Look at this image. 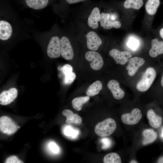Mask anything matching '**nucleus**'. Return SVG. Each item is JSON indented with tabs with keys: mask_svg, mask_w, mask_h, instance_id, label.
<instances>
[{
	"mask_svg": "<svg viewBox=\"0 0 163 163\" xmlns=\"http://www.w3.org/2000/svg\"><path fill=\"white\" fill-rule=\"evenodd\" d=\"M84 2L83 5L88 13L87 17L86 26L92 30H98L101 19V2H94L90 0Z\"/></svg>",
	"mask_w": 163,
	"mask_h": 163,
	"instance_id": "nucleus-1",
	"label": "nucleus"
},
{
	"mask_svg": "<svg viewBox=\"0 0 163 163\" xmlns=\"http://www.w3.org/2000/svg\"><path fill=\"white\" fill-rule=\"evenodd\" d=\"M147 117L150 125L154 128H157L161 126L162 121V117L157 115L152 109L149 110L147 113Z\"/></svg>",
	"mask_w": 163,
	"mask_h": 163,
	"instance_id": "nucleus-18",
	"label": "nucleus"
},
{
	"mask_svg": "<svg viewBox=\"0 0 163 163\" xmlns=\"http://www.w3.org/2000/svg\"><path fill=\"white\" fill-rule=\"evenodd\" d=\"M19 128L9 117L3 116L0 117V129L2 133L11 135L15 132Z\"/></svg>",
	"mask_w": 163,
	"mask_h": 163,
	"instance_id": "nucleus-8",
	"label": "nucleus"
},
{
	"mask_svg": "<svg viewBox=\"0 0 163 163\" xmlns=\"http://www.w3.org/2000/svg\"><path fill=\"white\" fill-rule=\"evenodd\" d=\"M117 64L123 65L127 62L132 57L131 54L126 51H120L117 49H113L109 53Z\"/></svg>",
	"mask_w": 163,
	"mask_h": 163,
	"instance_id": "nucleus-10",
	"label": "nucleus"
},
{
	"mask_svg": "<svg viewBox=\"0 0 163 163\" xmlns=\"http://www.w3.org/2000/svg\"><path fill=\"white\" fill-rule=\"evenodd\" d=\"M160 3V0H148L145 5V9L147 13L151 15L155 14Z\"/></svg>",
	"mask_w": 163,
	"mask_h": 163,
	"instance_id": "nucleus-21",
	"label": "nucleus"
},
{
	"mask_svg": "<svg viewBox=\"0 0 163 163\" xmlns=\"http://www.w3.org/2000/svg\"><path fill=\"white\" fill-rule=\"evenodd\" d=\"M62 114L66 118V122L68 123H70L74 114L73 112L69 109H65L63 111Z\"/></svg>",
	"mask_w": 163,
	"mask_h": 163,
	"instance_id": "nucleus-27",
	"label": "nucleus"
},
{
	"mask_svg": "<svg viewBox=\"0 0 163 163\" xmlns=\"http://www.w3.org/2000/svg\"><path fill=\"white\" fill-rule=\"evenodd\" d=\"M104 163H121V160L120 155L115 152L106 154L103 158Z\"/></svg>",
	"mask_w": 163,
	"mask_h": 163,
	"instance_id": "nucleus-24",
	"label": "nucleus"
},
{
	"mask_svg": "<svg viewBox=\"0 0 163 163\" xmlns=\"http://www.w3.org/2000/svg\"><path fill=\"white\" fill-rule=\"evenodd\" d=\"M54 0H21L27 7L36 10L42 9L53 2Z\"/></svg>",
	"mask_w": 163,
	"mask_h": 163,
	"instance_id": "nucleus-16",
	"label": "nucleus"
},
{
	"mask_svg": "<svg viewBox=\"0 0 163 163\" xmlns=\"http://www.w3.org/2000/svg\"><path fill=\"white\" fill-rule=\"evenodd\" d=\"M158 33L159 37L163 40V26L159 30Z\"/></svg>",
	"mask_w": 163,
	"mask_h": 163,
	"instance_id": "nucleus-35",
	"label": "nucleus"
},
{
	"mask_svg": "<svg viewBox=\"0 0 163 163\" xmlns=\"http://www.w3.org/2000/svg\"><path fill=\"white\" fill-rule=\"evenodd\" d=\"M89 100L88 96H81L74 98L72 101L73 108L77 111H80L83 104L87 102Z\"/></svg>",
	"mask_w": 163,
	"mask_h": 163,
	"instance_id": "nucleus-22",
	"label": "nucleus"
},
{
	"mask_svg": "<svg viewBox=\"0 0 163 163\" xmlns=\"http://www.w3.org/2000/svg\"><path fill=\"white\" fill-rule=\"evenodd\" d=\"M48 147L50 151L53 154H57L59 152V149L58 146L54 142H50Z\"/></svg>",
	"mask_w": 163,
	"mask_h": 163,
	"instance_id": "nucleus-28",
	"label": "nucleus"
},
{
	"mask_svg": "<svg viewBox=\"0 0 163 163\" xmlns=\"http://www.w3.org/2000/svg\"><path fill=\"white\" fill-rule=\"evenodd\" d=\"M110 18L109 13L101 11L100 25L101 27L106 30H110L113 28L118 29L121 27V24L119 21H110Z\"/></svg>",
	"mask_w": 163,
	"mask_h": 163,
	"instance_id": "nucleus-11",
	"label": "nucleus"
},
{
	"mask_svg": "<svg viewBox=\"0 0 163 163\" xmlns=\"http://www.w3.org/2000/svg\"><path fill=\"white\" fill-rule=\"evenodd\" d=\"M161 137L163 138V129H162L161 133Z\"/></svg>",
	"mask_w": 163,
	"mask_h": 163,
	"instance_id": "nucleus-39",
	"label": "nucleus"
},
{
	"mask_svg": "<svg viewBox=\"0 0 163 163\" xmlns=\"http://www.w3.org/2000/svg\"><path fill=\"white\" fill-rule=\"evenodd\" d=\"M88 0H59V3L56 4L55 6L60 8H66L70 5Z\"/></svg>",
	"mask_w": 163,
	"mask_h": 163,
	"instance_id": "nucleus-25",
	"label": "nucleus"
},
{
	"mask_svg": "<svg viewBox=\"0 0 163 163\" xmlns=\"http://www.w3.org/2000/svg\"><path fill=\"white\" fill-rule=\"evenodd\" d=\"M13 33V28L8 21L1 19L0 21V39L7 40L11 38Z\"/></svg>",
	"mask_w": 163,
	"mask_h": 163,
	"instance_id": "nucleus-12",
	"label": "nucleus"
},
{
	"mask_svg": "<svg viewBox=\"0 0 163 163\" xmlns=\"http://www.w3.org/2000/svg\"><path fill=\"white\" fill-rule=\"evenodd\" d=\"M65 128L64 130V133L66 136H71L72 134H74L73 130L70 127L68 126Z\"/></svg>",
	"mask_w": 163,
	"mask_h": 163,
	"instance_id": "nucleus-33",
	"label": "nucleus"
},
{
	"mask_svg": "<svg viewBox=\"0 0 163 163\" xmlns=\"http://www.w3.org/2000/svg\"><path fill=\"white\" fill-rule=\"evenodd\" d=\"M116 127L115 120L112 118H109L98 123L95 126L94 131L99 136L105 137L112 134Z\"/></svg>",
	"mask_w": 163,
	"mask_h": 163,
	"instance_id": "nucleus-3",
	"label": "nucleus"
},
{
	"mask_svg": "<svg viewBox=\"0 0 163 163\" xmlns=\"http://www.w3.org/2000/svg\"><path fill=\"white\" fill-rule=\"evenodd\" d=\"M158 163H163V156L160 157L157 161Z\"/></svg>",
	"mask_w": 163,
	"mask_h": 163,
	"instance_id": "nucleus-36",
	"label": "nucleus"
},
{
	"mask_svg": "<svg viewBox=\"0 0 163 163\" xmlns=\"http://www.w3.org/2000/svg\"><path fill=\"white\" fill-rule=\"evenodd\" d=\"M5 163H23V162L20 160L17 157L12 156L8 157Z\"/></svg>",
	"mask_w": 163,
	"mask_h": 163,
	"instance_id": "nucleus-29",
	"label": "nucleus"
},
{
	"mask_svg": "<svg viewBox=\"0 0 163 163\" xmlns=\"http://www.w3.org/2000/svg\"><path fill=\"white\" fill-rule=\"evenodd\" d=\"M47 53L51 58H56L60 56V36L55 34L51 36L47 48Z\"/></svg>",
	"mask_w": 163,
	"mask_h": 163,
	"instance_id": "nucleus-6",
	"label": "nucleus"
},
{
	"mask_svg": "<svg viewBox=\"0 0 163 163\" xmlns=\"http://www.w3.org/2000/svg\"><path fill=\"white\" fill-rule=\"evenodd\" d=\"M70 38V36L65 34L60 36L61 55L67 60H72L74 56Z\"/></svg>",
	"mask_w": 163,
	"mask_h": 163,
	"instance_id": "nucleus-5",
	"label": "nucleus"
},
{
	"mask_svg": "<svg viewBox=\"0 0 163 163\" xmlns=\"http://www.w3.org/2000/svg\"><path fill=\"white\" fill-rule=\"evenodd\" d=\"M65 76L64 83L66 85L72 83L76 78V75L73 72L67 74Z\"/></svg>",
	"mask_w": 163,
	"mask_h": 163,
	"instance_id": "nucleus-26",
	"label": "nucleus"
},
{
	"mask_svg": "<svg viewBox=\"0 0 163 163\" xmlns=\"http://www.w3.org/2000/svg\"><path fill=\"white\" fill-rule=\"evenodd\" d=\"M102 87L101 82L96 81L88 87L86 91V94L89 96H94L99 93Z\"/></svg>",
	"mask_w": 163,
	"mask_h": 163,
	"instance_id": "nucleus-20",
	"label": "nucleus"
},
{
	"mask_svg": "<svg viewBox=\"0 0 163 163\" xmlns=\"http://www.w3.org/2000/svg\"><path fill=\"white\" fill-rule=\"evenodd\" d=\"M128 45V46L131 48L135 49L137 46V40H131L129 41Z\"/></svg>",
	"mask_w": 163,
	"mask_h": 163,
	"instance_id": "nucleus-32",
	"label": "nucleus"
},
{
	"mask_svg": "<svg viewBox=\"0 0 163 163\" xmlns=\"http://www.w3.org/2000/svg\"><path fill=\"white\" fill-rule=\"evenodd\" d=\"M102 142L104 144V147L108 148L110 145V141L108 139L105 138L102 139Z\"/></svg>",
	"mask_w": 163,
	"mask_h": 163,
	"instance_id": "nucleus-34",
	"label": "nucleus"
},
{
	"mask_svg": "<svg viewBox=\"0 0 163 163\" xmlns=\"http://www.w3.org/2000/svg\"><path fill=\"white\" fill-rule=\"evenodd\" d=\"M82 122V118L78 114L74 113L73 117L70 121V123H73L77 124H80Z\"/></svg>",
	"mask_w": 163,
	"mask_h": 163,
	"instance_id": "nucleus-31",
	"label": "nucleus"
},
{
	"mask_svg": "<svg viewBox=\"0 0 163 163\" xmlns=\"http://www.w3.org/2000/svg\"><path fill=\"white\" fill-rule=\"evenodd\" d=\"M107 87L115 99L120 100L124 97L125 92L120 88L119 83L117 80L114 79L110 80L107 83Z\"/></svg>",
	"mask_w": 163,
	"mask_h": 163,
	"instance_id": "nucleus-15",
	"label": "nucleus"
},
{
	"mask_svg": "<svg viewBox=\"0 0 163 163\" xmlns=\"http://www.w3.org/2000/svg\"><path fill=\"white\" fill-rule=\"evenodd\" d=\"M161 86L163 87V72L161 79Z\"/></svg>",
	"mask_w": 163,
	"mask_h": 163,
	"instance_id": "nucleus-37",
	"label": "nucleus"
},
{
	"mask_svg": "<svg viewBox=\"0 0 163 163\" xmlns=\"http://www.w3.org/2000/svg\"><path fill=\"white\" fill-rule=\"evenodd\" d=\"M61 70L62 72L65 75L67 74L72 72L73 68L70 65L66 64L62 67Z\"/></svg>",
	"mask_w": 163,
	"mask_h": 163,
	"instance_id": "nucleus-30",
	"label": "nucleus"
},
{
	"mask_svg": "<svg viewBox=\"0 0 163 163\" xmlns=\"http://www.w3.org/2000/svg\"><path fill=\"white\" fill-rule=\"evenodd\" d=\"M142 117V115L140 110L138 108H135L130 113L123 114L121 116V119L124 124L132 125L138 123Z\"/></svg>",
	"mask_w": 163,
	"mask_h": 163,
	"instance_id": "nucleus-9",
	"label": "nucleus"
},
{
	"mask_svg": "<svg viewBox=\"0 0 163 163\" xmlns=\"http://www.w3.org/2000/svg\"><path fill=\"white\" fill-rule=\"evenodd\" d=\"M151 44V48L149 52L151 57L155 58L163 54V40L154 38L152 40Z\"/></svg>",
	"mask_w": 163,
	"mask_h": 163,
	"instance_id": "nucleus-17",
	"label": "nucleus"
},
{
	"mask_svg": "<svg viewBox=\"0 0 163 163\" xmlns=\"http://www.w3.org/2000/svg\"><path fill=\"white\" fill-rule=\"evenodd\" d=\"M156 76L155 69L152 67L148 68L143 74L141 79L136 85L137 89L141 92L148 90L152 84Z\"/></svg>",
	"mask_w": 163,
	"mask_h": 163,
	"instance_id": "nucleus-4",
	"label": "nucleus"
},
{
	"mask_svg": "<svg viewBox=\"0 0 163 163\" xmlns=\"http://www.w3.org/2000/svg\"><path fill=\"white\" fill-rule=\"evenodd\" d=\"M143 4V0H126L123 5L126 9L132 8L138 10L142 7Z\"/></svg>",
	"mask_w": 163,
	"mask_h": 163,
	"instance_id": "nucleus-23",
	"label": "nucleus"
},
{
	"mask_svg": "<svg viewBox=\"0 0 163 163\" xmlns=\"http://www.w3.org/2000/svg\"><path fill=\"white\" fill-rule=\"evenodd\" d=\"M143 139L142 142L143 145H146L154 142L157 138V133L152 129H147L142 132Z\"/></svg>",
	"mask_w": 163,
	"mask_h": 163,
	"instance_id": "nucleus-19",
	"label": "nucleus"
},
{
	"mask_svg": "<svg viewBox=\"0 0 163 163\" xmlns=\"http://www.w3.org/2000/svg\"><path fill=\"white\" fill-rule=\"evenodd\" d=\"M86 60L89 62L91 67L93 70H98L102 68L104 62L101 55L98 52L89 50L85 54Z\"/></svg>",
	"mask_w": 163,
	"mask_h": 163,
	"instance_id": "nucleus-7",
	"label": "nucleus"
},
{
	"mask_svg": "<svg viewBox=\"0 0 163 163\" xmlns=\"http://www.w3.org/2000/svg\"><path fill=\"white\" fill-rule=\"evenodd\" d=\"M130 163H137V161H135V160H132L130 162Z\"/></svg>",
	"mask_w": 163,
	"mask_h": 163,
	"instance_id": "nucleus-38",
	"label": "nucleus"
},
{
	"mask_svg": "<svg viewBox=\"0 0 163 163\" xmlns=\"http://www.w3.org/2000/svg\"><path fill=\"white\" fill-rule=\"evenodd\" d=\"M18 94V90L15 88L3 91L0 94V104L5 105L10 104L17 97Z\"/></svg>",
	"mask_w": 163,
	"mask_h": 163,
	"instance_id": "nucleus-14",
	"label": "nucleus"
},
{
	"mask_svg": "<svg viewBox=\"0 0 163 163\" xmlns=\"http://www.w3.org/2000/svg\"><path fill=\"white\" fill-rule=\"evenodd\" d=\"M82 27L78 31L76 38L84 39L87 47L89 50L96 51L102 44L101 37L96 30L90 29L86 26V28Z\"/></svg>",
	"mask_w": 163,
	"mask_h": 163,
	"instance_id": "nucleus-2",
	"label": "nucleus"
},
{
	"mask_svg": "<svg viewBox=\"0 0 163 163\" xmlns=\"http://www.w3.org/2000/svg\"><path fill=\"white\" fill-rule=\"evenodd\" d=\"M145 62L144 59L141 57H134L131 58L126 67L128 75L130 76L134 75L138 69L142 66Z\"/></svg>",
	"mask_w": 163,
	"mask_h": 163,
	"instance_id": "nucleus-13",
	"label": "nucleus"
}]
</instances>
